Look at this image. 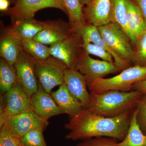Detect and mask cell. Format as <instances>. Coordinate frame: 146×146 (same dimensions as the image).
Wrapping results in <instances>:
<instances>
[{
	"instance_id": "1",
	"label": "cell",
	"mask_w": 146,
	"mask_h": 146,
	"mask_svg": "<svg viewBox=\"0 0 146 146\" xmlns=\"http://www.w3.org/2000/svg\"><path fill=\"white\" fill-rule=\"evenodd\" d=\"M133 110L115 117L108 118L94 114L88 108H84L65 125V128L70 131L65 138L73 141H84L96 137H108L121 141L128 131Z\"/></svg>"
},
{
	"instance_id": "2",
	"label": "cell",
	"mask_w": 146,
	"mask_h": 146,
	"mask_svg": "<svg viewBox=\"0 0 146 146\" xmlns=\"http://www.w3.org/2000/svg\"><path fill=\"white\" fill-rule=\"evenodd\" d=\"M91 112L106 117L113 118L133 110L143 93L136 91L122 92L110 90L96 94L90 92Z\"/></svg>"
},
{
	"instance_id": "3",
	"label": "cell",
	"mask_w": 146,
	"mask_h": 146,
	"mask_svg": "<svg viewBox=\"0 0 146 146\" xmlns=\"http://www.w3.org/2000/svg\"><path fill=\"white\" fill-rule=\"evenodd\" d=\"M146 80V67L130 66L117 75L108 78H98L86 81L90 92L101 94L110 90L129 92L136 82Z\"/></svg>"
},
{
	"instance_id": "4",
	"label": "cell",
	"mask_w": 146,
	"mask_h": 146,
	"mask_svg": "<svg viewBox=\"0 0 146 146\" xmlns=\"http://www.w3.org/2000/svg\"><path fill=\"white\" fill-rule=\"evenodd\" d=\"M98 28L104 42L119 57L130 64L133 63L135 51L133 44L121 27L109 23Z\"/></svg>"
},
{
	"instance_id": "5",
	"label": "cell",
	"mask_w": 146,
	"mask_h": 146,
	"mask_svg": "<svg viewBox=\"0 0 146 146\" xmlns=\"http://www.w3.org/2000/svg\"><path fill=\"white\" fill-rule=\"evenodd\" d=\"M35 74L39 83L48 93L55 86L64 83V74L68 67L65 63L51 55L45 60L35 59Z\"/></svg>"
},
{
	"instance_id": "6",
	"label": "cell",
	"mask_w": 146,
	"mask_h": 146,
	"mask_svg": "<svg viewBox=\"0 0 146 146\" xmlns=\"http://www.w3.org/2000/svg\"><path fill=\"white\" fill-rule=\"evenodd\" d=\"M33 111L30 97L18 81L1 95L0 125L8 116Z\"/></svg>"
},
{
	"instance_id": "7",
	"label": "cell",
	"mask_w": 146,
	"mask_h": 146,
	"mask_svg": "<svg viewBox=\"0 0 146 146\" xmlns=\"http://www.w3.org/2000/svg\"><path fill=\"white\" fill-rule=\"evenodd\" d=\"M82 43L80 35L72 31L65 39L50 46L51 55L62 61L68 68H76L84 52L81 46Z\"/></svg>"
},
{
	"instance_id": "8",
	"label": "cell",
	"mask_w": 146,
	"mask_h": 146,
	"mask_svg": "<svg viewBox=\"0 0 146 146\" xmlns=\"http://www.w3.org/2000/svg\"><path fill=\"white\" fill-rule=\"evenodd\" d=\"M58 9L67 15L62 0H17L16 4L2 16L17 19H33L38 11L46 8Z\"/></svg>"
},
{
	"instance_id": "9",
	"label": "cell",
	"mask_w": 146,
	"mask_h": 146,
	"mask_svg": "<svg viewBox=\"0 0 146 146\" xmlns=\"http://www.w3.org/2000/svg\"><path fill=\"white\" fill-rule=\"evenodd\" d=\"M35 58L22 50L14 65L17 72L18 81L30 97L38 88V82L35 69Z\"/></svg>"
},
{
	"instance_id": "10",
	"label": "cell",
	"mask_w": 146,
	"mask_h": 146,
	"mask_svg": "<svg viewBox=\"0 0 146 146\" xmlns=\"http://www.w3.org/2000/svg\"><path fill=\"white\" fill-rule=\"evenodd\" d=\"M4 123L19 138L33 129L45 130L49 124L48 120L40 117L33 111L8 116L2 125Z\"/></svg>"
},
{
	"instance_id": "11",
	"label": "cell",
	"mask_w": 146,
	"mask_h": 146,
	"mask_svg": "<svg viewBox=\"0 0 146 146\" xmlns=\"http://www.w3.org/2000/svg\"><path fill=\"white\" fill-rule=\"evenodd\" d=\"M76 68L85 76L86 81L104 78L109 74L120 71L115 64L94 59L84 52L80 58Z\"/></svg>"
},
{
	"instance_id": "12",
	"label": "cell",
	"mask_w": 146,
	"mask_h": 146,
	"mask_svg": "<svg viewBox=\"0 0 146 146\" xmlns=\"http://www.w3.org/2000/svg\"><path fill=\"white\" fill-rule=\"evenodd\" d=\"M30 101L33 111L44 119L48 121L53 116L64 114L51 94L47 92L39 82L38 89L30 97Z\"/></svg>"
},
{
	"instance_id": "13",
	"label": "cell",
	"mask_w": 146,
	"mask_h": 146,
	"mask_svg": "<svg viewBox=\"0 0 146 146\" xmlns=\"http://www.w3.org/2000/svg\"><path fill=\"white\" fill-rule=\"evenodd\" d=\"M64 83L73 96L84 108H88L91 97L87 91L86 78L76 68H67L64 77Z\"/></svg>"
},
{
	"instance_id": "14",
	"label": "cell",
	"mask_w": 146,
	"mask_h": 146,
	"mask_svg": "<svg viewBox=\"0 0 146 146\" xmlns=\"http://www.w3.org/2000/svg\"><path fill=\"white\" fill-rule=\"evenodd\" d=\"M44 28L33 38L44 44L52 45L62 41L72 31L70 25L62 19L46 21Z\"/></svg>"
},
{
	"instance_id": "15",
	"label": "cell",
	"mask_w": 146,
	"mask_h": 146,
	"mask_svg": "<svg viewBox=\"0 0 146 146\" xmlns=\"http://www.w3.org/2000/svg\"><path fill=\"white\" fill-rule=\"evenodd\" d=\"M76 33L81 36L82 42L92 43L111 54L114 58L115 65L119 70H123L130 67V64L121 59L104 42L100 34L98 27L86 22Z\"/></svg>"
},
{
	"instance_id": "16",
	"label": "cell",
	"mask_w": 146,
	"mask_h": 146,
	"mask_svg": "<svg viewBox=\"0 0 146 146\" xmlns=\"http://www.w3.org/2000/svg\"><path fill=\"white\" fill-rule=\"evenodd\" d=\"M21 40L5 27L1 21L0 56L11 65H14L23 50Z\"/></svg>"
},
{
	"instance_id": "17",
	"label": "cell",
	"mask_w": 146,
	"mask_h": 146,
	"mask_svg": "<svg viewBox=\"0 0 146 146\" xmlns=\"http://www.w3.org/2000/svg\"><path fill=\"white\" fill-rule=\"evenodd\" d=\"M11 23L7 27L14 35L21 41L30 40L37 35L46 26V21L33 19L11 18Z\"/></svg>"
},
{
	"instance_id": "18",
	"label": "cell",
	"mask_w": 146,
	"mask_h": 146,
	"mask_svg": "<svg viewBox=\"0 0 146 146\" xmlns=\"http://www.w3.org/2000/svg\"><path fill=\"white\" fill-rule=\"evenodd\" d=\"M111 0H93L83 7L86 22L97 27L110 23Z\"/></svg>"
},
{
	"instance_id": "19",
	"label": "cell",
	"mask_w": 146,
	"mask_h": 146,
	"mask_svg": "<svg viewBox=\"0 0 146 146\" xmlns=\"http://www.w3.org/2000/svg\"><path fill=\"white\" fill-rule=\"evenodd\" d=\"M51 94L63 113L67 114L71 118L78 115L84 109L79 102L70 93L64 83Z\"/></svg>"
},
{
	"instance_id": "20",
	"label": "cell",
	"mask_w": 146,
	"mask_h": 146,
	"mask_svg": "<svg viewBox=\"0 0 146 146\" xmlns=\"http://www.w3.org/2000/svg\"><path fill=\"white\" fill-rule=\"evenodd\" d=\"M126 7L128 27L136 40L146 31V23L141 11L132 0H126Z\"/></svg>"
},
{
	"instance_id": "21",
	"label": "cell",
	"mask_w": 146,
	"mask_h": 146,
	"mask_svg": "<svg viewBox=\"0 0 146 146\" xmlns=\"http://www.w3.org/2000/svg\"><path fill=\"white\" fill-rule=\"evenodd\" d=\"M72 30L77 33L86 23L79 0H62Z\"/></svg>"
},
{
	"instance_id": "22",
	"label": "cell",
	"mask_w": 146,
	"mask_h": 146,
	"mask_svg": "<svg viewBox=\"0 0 146 146\" xmlns=\"http://www.w3.org/2000/svg\"><path fill=\"white\" fill-rule=\"evenodd\" d=\"M110 21V23L117 24L124 31L134 46L136 40L128 27L126 0H111Z\"/></svg>"
},
{
	"instance_id": "23",
	"label": "cell",
	"mask_w": 146,
	"mask_h": 146,
	"mask_svg": "<svg viewBox=\"0 0 146 146\" xmlns=\"http://www.w3.org/2000/svg\"><path fill=\"white\" fill-rule=\"evenodd\" d=\"M119 146H146V135L141 131L136 119V110H133L130 125L124 139L118 143Z\"/></svg>"
},
{
	"instance_id": "24",
	"label": "cell",
	"mask_w": 146,
	"mask_h": 146,
	"mask_svg": "<svg viewBox=\"0 0 146 146\" xmlns=\"http://www.w3.org/2000/svg\"><path fill=\"white\" fill-rule=\"evenodd\" d=\"M17 79L15 66L9 64L3 58L0 59V89L1 94H5L11 88Z\"/></svg>"
},
{
	"instance_id": "25",
	"label": "cell",
	"mask_w": 146,
	"mask_h": 146,
	"mask_svg": "<svg viewBox=\"0 0 146 146\" xmlns=\"http://www.w3.org/2000/svg\"><path fill=\"white\" fill-rule=\"evenodd\" d=\"M23 50L36 60H45L51 56L50 47L34 39L21 41Z\"/></svg>"
},
{
	"instance_id": "26",
	"label": "cell",
	"mask_w": 146,
	"mask_h": 146,
	"mask_svg": "<svg viewBox=\"0 0 146 146\" xmlns=\"http://www.w3.org/2000/svg\"><path fill=\"white\" fill-rule=\"evenodd\" d=\"M44 129H36L29 131L19 138L23 146H47L43 132Z\"/></svg>"
},
{
	"instance_id": "27",
	"label": "cell",
	"mask_w": 146,
	"mask_h": 146,
	"mask_svg": "<svg viewBox=\"0 0 146 146\" xmlns=\"http://www.w3.org/2000/svg\"><path fill=\"white\" fill-rule=\"evenodd\" d=\"M134 46L135 57L133 64L146 67V31L137 38Z\"/></svg>"
},
{
	"instance_id": "28",
	"label": "cell",
	"mask_w": 146,
	"mask_h": 146,
	"mask_svg": "<svg viewBox=\"0 0 146 146\" xmlns=\"http://www.w3.org/2000/svg\"><path fill=\"white\" fill-rule=\"evenodd\" d=\"M81 46L86 54H92L100 58L103 60L115 64L114 58L111 54L102 47L89 42H82Z\"/></svg>"
},
{
	"instance_id": "29",
	"label": "cell",
	"mask_w": 146,
	"mask_h": 146,
	"mask_svg": "<svg viewBox=\"0 0 146 146\" xmlns=\"http://www.w3.org/2000/svg\"><path fill=\"white\" fill-rule=\"evenodd\" d=\"M0 146H21L20 139L5 123L0 126Z\"/></svg>"
},
{
	"instance_id": "30",
	"label": "cell",
	"mask_w": 146,
	"mask_h": 146,
	"mask_svg": "<svg viewBox=\"0 0 146 146\" xmlns=\"http://www.w3.org/2000/svg\"><path fill=\"white\" fill-rule=\"evenodd\" d=\"M136 119L141 131L146 135V94H143L137 102Z\"/></svg>"
},
{
	"instance_id": "31",
	"label": "cell",
	"mask_w": 146,
	"mask_h": 146,
	"mask_svg": "<svg viewBox=\"0 0 146 146\" xmlns=\"http://www.w3.org/2000/svg\"><path fill=\"white\" fill-rule=\"evenodd\" d=\"M118 140L108 137H98L84 140L76 146H119Z\"/></svg>"
},
{
	"instance_id": "32",
	"label": "cell",
	"mask_w": 146,
	"mask_h": 146,
	"mask_svg": "<svg viewBox=\"0 0 146 146\" xmlns=\"http://www.w3.org/2000/svg\"><path fill=\"white\" fill-rule=\"evenodd\" d=\"M141 11L146 24V0H132Z\"/></svg>"
},
{
	"instance_id": "33",
	"label": "cell",
	"mask_w": 146,
	"mask_h": 146,
	"mask_svg": "<svg viewBox=\"0 0 146 146\" xmlns=\"http://www.w3.org/2000/svg\"><path fill=\"white\" fill-rule=\"evenodd\" d=\"M132 91H138L146 94V80L138 82L134 84Z\"/></svg>"
},
{
	"instance_id": "34",
	"label": "cell",
	"mask_w": 146,
	"mask_h": 146,
	"mask_svg": "<svg viewBox=\"0 0 146 146\" xmlns=\"http://www.w3.org/2000/svg\"><path fill=\"white\" fill-rule=\"evenodd\" d=\"M11 3L9 0H0V11L1 12H5L9 9Z\"/></svg>"
},
{
	"instance_id": "35",
	"label": "cell",
	"mask_w": 146,
	"mask_h": 146,
	"mask_svg": "<svg viewBox=\"0 0 146 146\" xmlns=\"http://www.w3.org/2000/svg\"><path fill=\"white\" fill-rule=\"evenodd\" d=\"M81 5L83 7L89 5L91 2L93 0H79Z\"/></svg>"
},
{
	"instance_id": "36",
	"label": "cell",
	"mask_w": 146,
	"mask_h": 146,
	"mask_svg": "<svg viewBox=\"0 0 146 146\" xmlns=\"http://www.w3.org/2000/svg\"><path fill=\"white\" fill-rule=\"evenodd\" d=\"M9 1L11 3V4H12L13 5H14L16 4L17 0H9Z\"/></svg>"
},
{
	"instance_id": "37",
	"label": "cell",
	"mask_w": 146,
	"mask_h": 146,
	"mask_svg": "<svg viewBox=\"0 0 146 146\" xmlns=\"http://www.w3.org/2000/svg\"><path fill=\"white\" fill-rule=\"evenodd\" d=\"M21 146H22V145H21Z\"/></svg>"
}]
</instances>
